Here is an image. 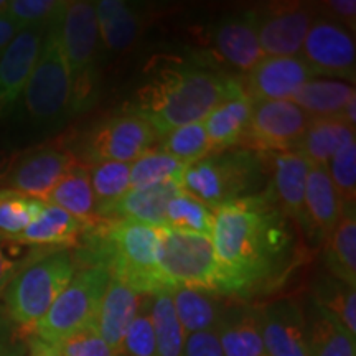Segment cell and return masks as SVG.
I'll return each mask as SVG.
<instances>
[{
    "mask_svg": "<svg viewBox=\"0 0 356 356\" xmlns=\"http://www.w3.org/2000/svg\"><path fill=\"white\" fill-rule=\"evenodd\" d=\"M19 243L8 241V239L0 238V293H3L10 280L15 277L17 273L24 267L26 261L19 259Z\"/></svg>",
    "mask_w": 356,
    "mask_h": 356,
    "instance_id": "cell-43",
    "label": "cell"
},
{
    "mask_svg": "<svg viewBox=\"0 0 356 356\" xmlns=\"http://www.w3.org/2000/svg\"><path fill=\"white\" fill-rule=\"evenodd\" d=\"M150 314H152L157 356H185L186 333L175 314L170 291L150 296Z\"/></svg>",
    "mask_w": 356,
    "mask_h": 356,
    "instance_id": "cell-33",
    "label": "cell"
},
{
    "mask_svg": "<svg viewBox=\"0 0 356 356\" xmlns=\"http://www.w3.org/2000/svg\"><path fill=\"white\" fill-rule=\"evenodd\" d=\"M310 122V115L292 101H252L251 121L239 147L264 155L291 152Z\"/></svg>",
    "mask_w": 356,
    "mask_h": 356,
    "instance_id": "cell-10",
    "label": "cell"
},
{
    "mask_svg": "<svg viewBox=\"0 0 356 356\" xmlns=\"http://www.w3.org/2000/svg\"><path fill=\"white\" fill-rule=\"evenodd\" d=\"M269 160L244 147L221 150L197 160L181 177L185 193L216 210L221 204L261 193L269 186Z\"/></svg>",
    "mask_w": 356,
    "mask_h": 356,
    "instance_id": "cell-3",
    "label": "cell"
},
{
    "mask_svg": "<svg viewBox=\"0 0 356 356\" xmlns=\"http://www.w3.org/2000/svg\"><path fill=\"white\" fill-rule=\"evenodd\" d=\"M238 79L195 65H172L137 89L131 113L145 119L159 137L186 124L203 122L218 106L241 95Z\"/></svg>",
    "mask_w": 356,
    "mask_h": 356,
    "instance_id": "cell-2",
    "label": "cell"
},
{
    "mask_svg": "<svg viewBox=\"0 0 356 356\" xmlns=\"http://www.w3.org/2000/svg\"><path fill=\"white\" fill-rule=\"evenodd\" d=\"M345 207L325 167H310L305 185L304 233L314 243L327 241L343 216Z\"/></svg>",
    "mask_w": 356,
    "mask_h": 356,
    "instance_id": "cell-18",
    "label": "cell"
},
{
    "mask_svg": "<svg viewBox=\"0 0 356 356\" xmlns=\"http://www.w3.org/2000/svg\"><path fill=\"white\" fill-rule=\"evenodd\" d=\"M355 95V88L348 83L338 81V79L314 78L305 83L291 101L312 119L340 118L346 102Z\"/></svg>",
    "mask_w": 356,
    "mask_h": 356,
    "instance_id": "cell-31",
    "label": "cell"
},
{
    "mask_svg": "<svg viewBox=\"0 0 356 356\" xmlns=\"http://www.w3.org/2000/svg\"><path fill=\"white\" fill-rule=\"evenodd\" d=\"M213 221V210L184 190L170 200L165 211V228L207 238H211Z\"/></svg>",
    "mask_w": 356,
    "mask_h": 356,
    "instance_id": "cell-36",
    "label": "cell"
},
{
    "mask_svg": "<svg viewBox=\"0 0 356 356\" xmlns=\"http://www.w3.org/2000/svg\"><path fill=\"white\" fill-rule=\"evenodd\" d=\"M300 56L318 74L355 81V35L327 13L318 12L302 44Z\"/></svg>",
    "mask_w": 356,
    "mask_h": 356,
    "instance_id": "cell-11",
    "label": "cell"
},
{
    "mask_svg": "<svg viewBox=\"0 0 356 356\" xmlns=\"http://www.w3.org/2000/svg\"><path fill=\"white\" fill-rule=\"evenodd\" d=\"M65 7L66 2L58 0H12L7 3L3 15L15 22L20 29H26L48 25L65 10Z\"/></svg>",
    "mask_w": 356,
    "mask_h": 356,
    "instance_id": "cell-41",
    "label": "cell"
},
{
    "mask_svg": "<svg viewBox=\"0 0 356 356\" xmlns=\"http://www.w3.org/2000/svg\"><path fill=\"white\" fill-rule=\"evenodd\" d=\"M121 356H157L150 296H142L139 310L124 335Z\"/></svg>",
    "mask_w": 356,
    "mask_h": 356,
    "instance_id": "cell-39",
    "label": "cell"
},
{
    "mask_svg": "<svg viewBox=\"0 0 356 356\" xmlns=\"http://www.w3.org/2000/svg\"><path fill=\"white\" fill-rule=\"evenodd\" d=\"M185 356H225L216 330L193 333L186 337Z\"/></svg>",
    "mask_w": 356,
    "mask_h": 356,
    "instance_id": "cell-44",
    "label": "cell"
},
{
    "mask_svg": "<svg viewBox=\"0 0 356 356\" xmlns=\"http://www.w3.org/2000/svg\"><path fill=\"white\" fill-rule=\"evenodd\" d=\"M340 119L345 124H348L350 127L356 129V95L351 97L348 102H346V106L340 114Z\"/></svg>",
    "mask_w": 356,
    "mask_h": 356,
    "instance_id": "cell-50",
    "label": "cell"
},
{
    "mask_svg": "<svg viewBox=\"0 0 356 356\" xmlns=\"http://www.w3.org/2000/svg\"><path fill=\"white\" fill-rule=\"evenodd\" d=\"M44 202L38 198L13 193L0 202V238L15 241L26 229L38 213L42 211Z\"/></svg>",
    "mask_w": 356,
    "mask_h": 356,
    "instance_id": "cell-38",
    "label": "cell"
},
{
    "mask_svg": "<svg viewBox=\"0 0 356 356\" xmlns=\"http://www.w3.org/2000/svg\"><path fill=\"white\" fill-rule=\"evenodd\" d=\"M13 193H15V191L7 190V188H0V202H3V200L8 198V197H10V195H13Z\"/></svg>",
    "mask_w": 356,
    "mask_h": 356,
    "instance_id": "cell-51",
    "label": "cell"
},
{
    "mask_svg": "<svg viewBox=\"0 0 356 356\" xmlns=\"http://www.w3.org/2000/svg\"><path fill=\"white\" fill-rule=\"evenodd\" d=\"M355 131L340 118L312 119L293 152L302 155L312 167H325L340 150L356 142Z\"/></svg>",
    "mask_w": 356,
    "mask_h": 356,
    "instance_id": "cell-24",
    "label": "cell"
},
{
    "mask_svg": "<svg viewBox=\"0 0 356 356\" xmlns=\"http://www.w3.org/2000/svg\"><path fill=\"white\" fill-rule=\"evenodd\" d=\"M188 163L155 147L131 163V190H140L165 181H181Z\"/></svg>",
    "mask_w": 356,
    "mask_h": 356,
    "instance_id": "cell-35",
    "label": "cell"
},
{
    "mask_svg": "<svg viewBox=\"0 0 356 356\" xmlns=\"http://www.w3.org/2000/svg\"><path fill=\"white\" fill-rule=\"evenodd\" d=\"M317 76L299 56H264L248 73L244 91L251 101H291L296 92Z\"/></svg>",
    "mask_w": 356,
    "mask_h": 356,
    "instance_id": "cell-15",
    "label": "cell"
},
{
    "mask_svg": "<svg viewBox=\"0 0 356 356\" xmlns=\"http://www.w3.org/2000/svg\"><path fill=\"white\" fill-rule=\"evenodd\" d=\"M76 270L74 252L70 249L44 251L40 257H32L3 291L12 322L29 337L32 335L37 323L65 291Z\"/></svg>",
    "mask_w": 356,
    "mask_h": 356,
    "instance_id": "cell-4",
    "label": "cell"
},
{
    "mask_svg": "<svg viewBox=\"0 0 356 356\" xmlns=\"http://www.w3.org/2000/svg\"><path fill=\"white\" fill-rule=\"evenodd\" d=\"M78 162L63 142H51L20 154L2 188L47 202L48 195Z\"/></svg>",
    "mask_w": 356,
    "mask_h": 356,
    "instance_id": "cell-12",
    "label": "cell"
},
{
    "mask_svg": "<svg viewBox=\"0 0 356 356\" xmlns=\"http://www.w3.org/2000/svg\"><path fill=\"white\" fill-rule=\"evenodd\" d=\"M175 314L186 335L216 330L228 307L226 297L193 287H175L170 291Z\"/></svg>",
    "mask_w": 356,
    "mask_h": 356,
    "instance_id": "cell-25",
    "label": "cell"
},
{
    "mask_svg": "<svg viewBox=\"0 0 356 356\" xmlns=\"http://www.w3.org/2000/svg\"><path fill=\"white\" fill-rule=\"evenodd\" d=\"M159 149L188 165L213 154L210 137L203 122L186 124L159 137Z\"/></svg>",
    "mask_w": 356,
    "mask_h": 356,
    "instance_id": "cell-37",
    "label": "cell"
},
{
    "mask_svg": "<svg viewBox=\"0 0 356 356\" xmlns=\"http://www.w3.org/2000/svg\"><path fill=\"white\" fill-rule=\"evenodd\" d=\"M325 10L327 15L337 20L350 30L351 33L355 32L356 24V2L355 0H330L325 3Z\"/></svg>",
    "mask_w": 356,
    "mask_h": 356,
    "instance_id": "cell-45",
    "label": "cell"
},
{
    "mask_svg": "<svg viewBox=\"0 0 356 356\" xmlns=\"http://www.w3.org/2000/svg\"><path fill=\"white\" fill-rule=\"evenodd\" d=\"M53 346L61 356H118L102 340L96 327L74 333Z\"/></svg>",
    "mask_w": 356,
    "mask_h": 356,
    "instance_id": "cell-42",
    "label": "cell"
},
{
    "mask_svg": "<svg viewBox=\"0 0 356 356\" xmlns=\"http://www.w3.org/2000/svg\"><path fill=\"white\" fill-rule=\"evenodd\" d=\"M47 203L61 208L86 226H95L97 208L88 167L78 160L48 195Z\"/></svg>",
    "mask_w": 356,
    "mask_h": 356,
    "instance_id": "cell-28",
    "label": "cell"
},
{
    "mask_svg": "<svg viewBox=\"0 0 356 356\" xmlns=\"http://www.w3.org/2000/svg\"><path fill=\"white\" fill-rule=\"evenodd\" d=\"M325 168L343 207H356V142L340 150Z\"/></svg>",
    "mask_w": 356,
    "mask_h": 356,
    "instance_id": "cell-40",
    "label": "cell"
},
{
    "mask_svg": "<svg viewBox=\"0 0 356 356\" xmlns=\"http://www.w3.org/2000/svg\"><path fill=\"white\" fill-rule=\"evenodd\" d=\"M259 322L266 356H307L305 315L296 300L259 307Z\"/></svg>",
    "mask_w": 356,
    "mask_h": 356,
    "instance_id": "cell-16",
    "label": "cell"
},
{
    "mask_svg": "<svg viewBox=\"0 0 356 356\" xmlns=\"http://www.w3.org/2000/svg\"><path fill=\"white\" fill-rule=\"evenodd\" d=\"M101 43L114 51L131 48L139 38L144 17L139 8L122 0H101L95 3Z\"/></svg>",
    "mask_w": 356,
    "mask_h": 356,
    "instance_id": "cell-27",
    "label": "cell"
},
{
    "mask_svg": "<svg viewBox=\"0 0 356 356\" xmlns=\"http://www.w3.org/2000/svg\"><path fill=\"white\" fill-rule=\"evenodd\" d=\"M20 30L22 29L15 24V22L8 19L3 13H0V51L15 38V35L19 33Z\"/></svg>",
    "mask_w": 356,
    "mask_h": 356,
    "instance_id": "cell-46",
    "label": "cell"
},
{
    "mask_svg": "<svg viewBox=\"0 0 356 356\" xmlns=\"http://www.w3.org/2000/svg\"><path fill=\"white\" fill-rule=\"evenodd\" d=\"M356 207H345L343 216L327 238L325 264L332 277L356 286Z\"/></svg>",
    "mask_w": 356,
    "mask_h": 356,
    "instance_id": "cell-30",
    "label": "cell"
},
{
    "mask_svg": "<svg viewBox=\"0 0 356 356\" xmlns=\"http://www.w3.org/2000/svg\"><path fill=\"white\" fill-rule=\"evenodd\" d=\"M215 48L236 70L249 73L264 58L257 37L256 10H246L222 19L215 29Z\"/></svg>",
    "mask_w": 356,
    "mask_h": 356,
    "instance_id": "cell-17",
    "label": "cell"
},
{
    "mask_svg": "<svg viewBox=\"0 0 356 356\" xmlns=\"http://www.w3.org/2000/svg\"><path fill=\"white\" fill-rule=\"evenodd\" d=\"M159 140L157 132L145 119L132 113L108 118L84 137V165L96 162L134 163Z\"/></svg>",
    "mask_w": 356,
    "mask_h": 356,
    "instance_id": "cell-9",
    "label": "cell"
},
{
    "mask_svg": "<svg viewBox=\"0 0 356 356\" xmlns=\"http://www.w3.org/2000/svg\"><path fill=\"white\" fill-rule=\"evenodd\" d=\"M63 12L48 24L38 60L22 95L26 113L37 122H55L71 111L73 78L60 40Z\"/></svg>",
    "mask_w": 356,
    "mask_h": 356,
    "instance_id": "cell-6",
    "label": "cell"
},
{
    "mask_svg": "<svg viewBox=\"0 0 356 356\" xmlns=\"http://www.w3.org/2000/svg\"><path fill=\"white\" fill-rule=\"evenodd\" d=\"M29 346H30V356H61L55 346L47 343V341L40 340L35 335H30L29 338Z\"/></svg>",
    "mask_w": 356,
    "mask_h": 356,
    "instance_id": "cell-47",
    "label": "cell"
},
{
    "mask_svg": "<svg viewBox=\"0 0 356 356\" xmlns=\"http://www.w3.org/2000/svg\"><path fill=\"white\" fill-rule=\"evenodd\" d=\"M7 0H0V13H3L6 12V8H7Z\"/></svg>",
    "mask_w": 356,
    "mask_h": 356,
    "instance_id": "cell-52",
    "label": "cell"
},
{
    "mask_svg": "<svg viewBox=\"0 0 356 356\" xmlns=\"http://www.w3.org/2000/svg\"><path fill=\"white\" fill-rule=\"evenodd\" d=\"M251 114L252 101L246 95V91H243L241 95L231 97L218 106L204 119L203 124L208 137H210L213 154L243 144L249 121H251Z\"/></svg>",
    "mask_w": 356,
    "mask_h": 356,
    "instance_id": "cell-26",
    "label": "cell"
},
{
    "mask_svg": "<svg viewBox=\"0 0 356 356\" xmlns=\"http://www.w3.org/2000/svg\"><path fill=\"white\" fill-rule=\"evenodd\" d=\"M109 280L111 273L106 267H78L76 274L37 323L32 335L56 345L74 333L96 327L97 312Z\"/></svg>",
    "mask_w": 356,
    "mask_h": 356,
    "instance_id": "cell-5",
    "label": "cell"
},
{
    "mask_svg": "<svg viewBox=\"0 0 356 356\" xmlns=\"http://www.w3.org/2000/svg\"><path fill=\"white\" fill-rule=\"evenodd\" d=\"M19 155L20 152H13V150H0V188H2L3 181H6L13 165H15Z\"/></svg>",
    "mask_w": 356,
    "mask_h": 356,
    "instance_id": "cell-48",
    "label": "cell"
},
{
    "mask_svg": "<svg viewBox=\"0 0 356 356\" xmlns=\"http://www.w3.org/2000/svg\"><path fill=\"white\" fill-rule=\"evenodd\" d=\"M318 10L309 3H273L256 10L257 37L264 56H299Z\"/></svg>",
    "mask_w": 356,
    "mask_h": 356,
    "instance_id": "cell-13",
    "label": "cell"
},
{
    "mask_svg": "<svg viewBox=\"0 0 356 356\" xmlns=\"http://www.w3.org/2000/svg\"><path fill=\"white\" fill-rule=\"evenodd\" d=\"M86 229L88 226L84 222L55 204L44 202L42 211L26 226L15 243L42 248L47 251H60L78 246Z\"/></svg>",
    "mask_w": 356,
    "mask_h": 356,
    "instance_id": "cell-22",
    "label": "cell"
},
{
    "mask_svg": "<svg viewBox=\"0 0 356 356\" xmlns=\"http://www.w3.org/2000/svg\"><path fill=\"white\" fill-rule=\"evenodd\" d=\"M181 190V181L175 180L140 190H129L115 204L108 221H139L154 228H165L168 203Z\"/></svg>",
    "mask_w": 356,
    "mask_h": 356,
    "instance_id": "cell-23",
    "label": "cell"
},
{
    "mask_svg": "<svg viewBox=\"0 0 356 356\" xmlns=\"http://www.w3.org/2000/svg\"><path fill=\"white\" fill-rule=\"evenodd\" d=\"M314 304L332 315L350 335L356 337V286L332 275L320 279L315 286Z\"/></svg>",
    "mask_w": 356,
    "mask_h": 356,
    "instance_id": "cell-34",
    "label": "cell"
},
{
    "mask_svg": "<svg viewBox=\"0 0 356 356\" xmlns=\"http://www.w3.org/2000/svg\"><path fill=\"white\" fill-rule=\"evenodd\" d=\"M269 188L284 215L300 229L305 225V185L310 163L297 152L273 154Z\"/></svg>",
    "mask_w": 356,
    "mask_h": 356,
    "instance_id": "cell-19",
    "label": "cell"
},
{
    "mask_svg": "<svg viewBox=\"0 0 356 356\" xmlns=\"http://www.w3.org/2000/svg\"><path fill=\"white\" fill-rule=\"evenodd\" d=\"M216 335L225 356H266L259 307L228 304L216 327Z\"/></svg>",
    "mask_w": 356,
    "mask_h": 356,
    "instance_id": "cell-21",
    "label": "cell"
},
{
    "mask_svg": "<svg viewBox=\"0 0 356 356\" xmlns=\"http://www.w3.org/2000/svg\"><path fill=\"white\" fill-rule=\"evenodd\" d=\"M307 356H356V337L317 304L305 317Z\"/></svg>",
    "mask_w": 356,
    "mask_h": 356,
    "instance_id": "cell-29",
    "label": "cell"
},
{
    "mask_svg": "<svg viewBox=\"0 0 356 356\" xmlns=\"http://www.w3.org/2000/svg\"><path fill=\"white\" fill-rule=\"evenodd\" d=\"M140 300V293L119 279L111 277L97 312L96 328L102 340L118 356H121L124 335L139 310Z\"/></svg>",
    "mask_w": 356,
    "mask_h": 356,
    "instance_id": "cell-20",
    "label": "cell"
},
{
    "mask_svg": "<svg viewBox=\"0 0 356 356\" xmlns=\"http://www.w3.org/2000/svg\"><path fill=\"white\" fill-rule=\"evenodd\" d=\"M48 25L26 26L0 51V118L10 114L37 63Z\"/></svg>",
    "mask_w": 356,
    "mask_h": 356,
    "instance_id": "cell-14",
    "label": "cell"
},
{
    "mask_svg": "<svg viewBox=\"0 0 356 356\" xmlns=\"http://www.w3.org/2000/svg\"><path fill=\"white\" fill-rule=\"evenodd\" d=\"M60 40L73 78L71 111L83 109L96 88V60L101 44L95 2H66Z\"/></svg>",
    "mask_w": 356,
    "mask_h": 356,
    "instance_id": "cell-7",
    "label": "cell"
},
{
    "mask_svg": "<svg viewBox=\"0 0 356 356\" xmlns=\"http://www.w3.org/2000/svg\"><path fill=\"white\" fill-rule=\"evenodd\" d=\"M211 243L218 293L248 300L286 282L302 259L296 222L284 215L269 186L213 210Z\"/></svg>",
    "mask_w": 356,
    "mask_h": 356,
    "instance_id": "cell-1",
    "label": "cell"
},
{
    "mask_svg": "<svg viewBox=\"0 0 356 356\" xmlns=\"http://www.w3.org/2000/svg\"><path fill=\"white\" fill-rule=\"evenodd\" d=\"M159 269L168 289L193 287L218 293L211 238L170 228L159 229Z\"/></svg>",
    "mask_w": 356,
    "mask_h": 356,
    "instance_id": "cell-8",
    "label": "cell"
},
{
    "mask_svg": "<svg viewBox=\"0 0 356 356\" xmlns=\"http://www.w3.org/2000/svg\"><path fill=\"white\" fill-rule=\"evenodd\" d=\"M0 356H15L10 345V337L7 333V325L0 317Z\"/></svg>",
    "mask_w": 356,
    "mask_h": 356,
    "instance_id": "cell-49",
    "label": "cell"
},
{
    "mask_svg": "<svg viewBox=\"0 0 356 356\" xmlns=\"http://www.w3.org/2000/svg\"><path fill=\"white\" fill-rule=\"evenodd\" d=\"M86 167L96 200L97 222L108 221L119 200L131 190V163L96 162Z\"/></svg>",
    "mask_w": 356,
    "mask_h": 356,
    "instance_id": "cell-32",
    "label": "cell"
}]
</instances>
